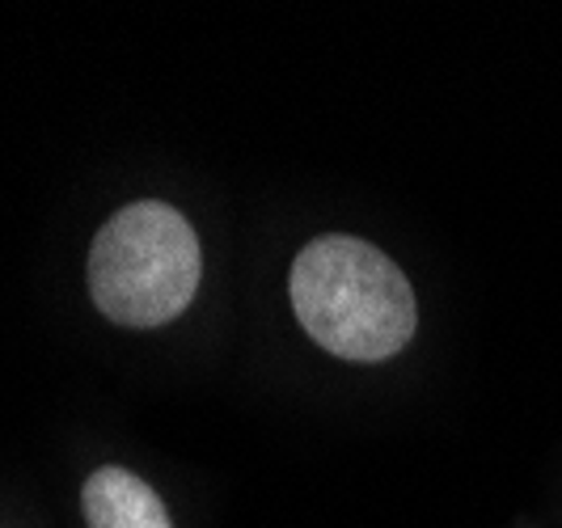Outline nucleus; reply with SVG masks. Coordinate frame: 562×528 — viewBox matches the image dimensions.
I'll return each mask as SVG.
<instances>
[{
  "mask_svg": "<svg viewBox=\"0 0 562 528\" xmlns=\"http://www.w3.org/2000/svg\"><path fill=\"white\" fill-rule=\"evenodd\" d=\"M292 308L317 347L338 360L397 356L419 322L415 292L390 254L360 237H317L292 258Z\"/></svg>",
  "mask_w": 562,
  "mask_h": 528,
  "instance_id": "obj_1",
  "label": "nucleus"
},
{
  "mask_svg": "<svg viewBox=\"0 0 562 528\" xmlns=\"http://www.w3.org/2000/svg\"><path fill=\"white\" fill-rule=\"evenodd\" d=\"M203 254L195 228L169 203L144 199L98 228L89 250V296L119 326L153 330L195 301Z\"/></svg>",
  "mask_w": 562,
  "mask_h": 528,
  "instance_id": "obj_2",
  "label": "nucleus"
},
{
  "mask_svg": "<svg viewBox=\"0 0 562 528\" xmlns=\"http://www.w3.org/2000/svg\"><path fill=\"white\" fill-rule=\"evenodd\" d=\"M81 512L89 528H173L161 495L123 465H102L89 473Z\"/></svg>",
  "mask_w": 562,
  "mask_h": 528,
  "instance_id": "obj_3",
  "label": "nucleus"
}]
</instances>
